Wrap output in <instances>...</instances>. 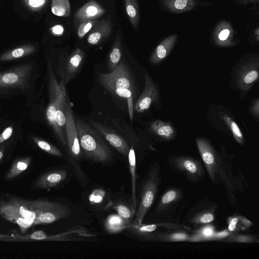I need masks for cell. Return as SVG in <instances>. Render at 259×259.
I'll list each match as a JSON object with an SVG mask.
<instances>
[{
    "instance_id": "cell-39",
    "label": "cell",
    "mask_w": 259,
    "mask_h": 259,
    "mask_svg": "<svg viewBox=\"0 0 259 259\" xmlns=\"http://www.w3.org/2000/svg\"><path fill=\"white\" fill-rule=\"evenodd\" d=\"M188 236L184 233H175L171 235V238L173 240H184L187 239Z\"/></svg>"
},
{
    "instance_id": "cell-31",
    "label": "cell",
    "mask_w": 259,
    "mask_h": 259,
    "mask_svg": "<svg viewBox=\"0 0 259 259\" xmlns=\"http://www.w3.org/2000/svg\"><path fill=\"white\" fill-rule=\"evenodd\" d=\"M155 225H142L137 224L132 226L131 231L133 233L137 235H144L152 232L156 229Z\"/></svg>"
},
{
    "instance_id": "cell-41",
    "label": "cell",
    "mask_w": 259,
    "mask_h": 259,
    "mask_svg": "<svg viewBox=\"0 0 259 259\" xmlns=\"http://www.w3.org/2000/svg\"><path fill=\"white\" fill-rule=\"evenodd\" d=\"M238 222V218L237 217H234L231 220L228 227V229L230 232L234 231L236 227Z\"/></svg>"
},
{
    "instance_id": "cell-10",
    "label": "cell",
    "mask_w": 259,
    "mask_h": 259,
    "mask_svg": "<svg viewBox=\"0 0 259 259\" xmlns=\"http://www.w3.org/2000/svg\"><path fill=\"white\" fill-rule=\"evenodd\" d=\"M145 82L144 90L134 106L135 110L138 113L148 109L151 104L158 99L157 88L148 74L145 75Z\"/></svg>"
},
{
    "instance_id": "cell-35",
    "label": "cell",
    "mask_w": 259,
    "mask_h": 259,
    "mask_svg": "<svg viewBox=\"0 0 259 259\" xmlns=\"http://www.w3.org/2000/svg\"><path fill=\"white\" fill-rule=\"evenodd\" d=\"M230 30L228 28L221 29L217 34V39L220 44H223V42H225L230 37Z\"/></svg>"
},
{
    "instance_id": "cell-34",
    "label": "cell",
    "mask_w": 259,
    "mask_h": 259,
    "mask_svg": "<svg viewBox=\"0 0 259 259\" xmlns=\"http://www.w3.org/2000/svg\"><path fill=\"white\" fill-rule=\"evenodd\" d=\"M47 234L41 230L35 231L30 234L18 236L17 238L19 239H31L35 240H46Z\"/></svg>"
},
{
    "instance_id": "cell-25",
    "label": "cell",
    "mask_w": 259,
    "mask_h": 259,
    "mask_svg": "<svg viewBox=\"0 0 259 259\" xmlns=\"http://www.w3.org/2000/svg\"><path fill=\"white\" fill-rule=\"evenodd\" d=\"M180 196L178 190L171 189L166 191L161 197L157 211H161L166 208L171 203L176 201Z\"/></svg>"
},
{
    "instance_id": "cell-17",
    "label": "cell",
    "mask_w": 259,
    "mask_h": 259,
    "mask_svg": "<svg viewBox=\"0 0 259 259\" xmlns=\"http://www.w3.org/2000/svg\"><path fill=\"white\" fill-rule=\"evenodd\" d=\"M177 36L171 35L163 40L156 47L150 57V61L157 64L163 60L170 53L173 48Z\"/></svg>"
},
{
    "instance_id": "cell-13",
    "label": "cell",
    "mask_w": 259,
    "mask_h": 259,
    "mask_svg": "<svg viewBox=\"0 0 259 259\" xmlns=\"http://www.w3.org/2000/svg\"><path fill=\"white\" fill-rule=\"evenodd\" d=\"M105 14V10L97 2L90 0L79 9L74 15L79 24L84 22L96 20Z\"/></svg>"
},
{
    "instance_id": "cell-19",
    "label": "cell",
    "mask_w": 259,
    "mask_h": 259,
    "mask_svg": "<svg viewBox=\"0 0 259 259\" xmlns=\"http://www.w3.org/2000/svg\"><path fill=\"white\" fill-rule=\"evenodd\" d=\"M150 130L156 135L165 139L172 138L175 134V130L170 124L159 120L151 123Z\"/></svg>"
},
{
    "instance_id": "cell-12",
    "label": "cell",
    "mask_w": 259,
    "mask_h": 259,
    "mask_svg": "<svg viewBox=\"0 0 259 259\" xmlns=\"http://www.w3.org/2000/svg\"><path fill=\"white\" fill-rule=\"evenodd\" d=\"M71 214L70 208L65 204L54 201L42 213L38 215V224H47L69 217Z\"/></svg>"
},
{
    "instance_id": "cell-30",
    "label": "cell",
    "mask_w": 259,
    "mask_h": 259,
    "mask_svg": "<svg viewBox=\"0 0 259 259\" xmlns=\"http://www.w3.org/2000/svg\"><path fill=\"white\" fill-rule=\"evenodd\" d=\"M98 21L99 20L96 19L84 22L80 24L77 30L78 37L80 38H83L88 32L92 30Z\"/></svg>"
},
{
    "instance_id": "cell-15",
    "label": "cell",
    "mask_w": 259,
    "mask_h": 259,
    "mask_svg": "<svg viewBox=\"0 0 259 259\" xmlns=\"http://www.w3.org/2000/svg\"><path fill=\"white\" fill-rule=\"evenodd\" d=\"M112 31V23L110 20L104 19L99 20L98 23L92 29L87 40L89 44L97 45L107 38Z\"/></svg>"
},
{
    "instance_id": "cell-38",
    "label": "cell",
    "mask_w": 259,
    "mask_h": 259,
    "mask_svg": "<svg viewBox=\"0 0 259 259\" xmlns=\"http://www.w3.org/2000/svg\"><path fill=\"white\" fill-rule=\"evenodd\" d=\"M214 220V215L211 213H205L201 215L199 219V222L202 224L211 222Z\"/></svg>"
},
{
    "instance_id": "cell-16",
    "label": "cell",
    "mask_w": 259,
    "mask_h": 259,
    "mask_svg": "<svg viewBox=\"0 0 259 259\" xmlns=\"http://www.w3.org/2000/svg\"><path fill=\"white\" fill-rule=\"evenodd\" d=\"M84 52L76 49L69 58L65 67L63 78L65 84L68 83L79 71L84 58Z\"/></svg>"
},
{
    "instance_id": "cell-20",
    "label": "cell",
    "mask_w": 259,
    "mask_h": 259,
    "mask_svg": "<svg viewBox=\"0 0 259 259\" xmlns=\"http://www.w3.org/2000/svg\"><path fill=\"white\" fill-rule=\"evenodd\" d=\"M126 14L136 30L139 21V9L137 0H123Z\"/></svg>"
},
{
    "instance_id": "cell-37",
    "label": "cell",
    "mask_w": 259,
    "mask_h": 259,
    "mask_svg": "<svg viewBox=\"0 0 259 259\" xmlns=\"http://www.w3.org/2000/svg\"><path fill=\"white\" fill-rule=\"evenodd\" d=\"M51 33L56 36H60L63 35L64 28L62 25L57 24L53 26L50 28Z\"/></svg>"
},
{
    "instance_id": "cell-4",
    "label": "cell",
    "mask_w": 259,
    "mask_h": 259,
    "mask_svg": "<svg viewBox=\"0 0 259 259\" xmlns=\"http://www.w3.org/2000/svg\"><path fill=\"white\" fill-rule=\"evenodd\" d=\"M160 180L159 169L155 166L150 170L142 186L139 204L136 213V224H142L151 206L158 190Z\"/></svg>"
},
{
    "instance_id": "cell-29",
    "label": "cell",
    "mask_w": 259,
    "mask_h": 259,
    "mask_svg": "<svg viewBox=\"0 0 259 259\" xmlns=\"http://www.w3.org/2000/svg\"><path fill=\"white\" fill-rule=\"evenodd\" d=\"M125 221L118 215H111L108 217L106 222V227L111 232H116L122 229Z\"/></svg>"
},
{
    "instance_id": "cell-33",
    "label": "cell",
    "mask_w": 259,
    "mask_h": 259,
    "mask_svg": "<svg viewBox=\"0 0 259 259\" xmlns=\"http://www.w3.org/2000/svg\"><path fill=\"white\" fill-rule=\"evenodd\" d=\"M23 1L30 10L38 11L46 6L48 0H23Z\"/></svg>"
},
{
    "instance_id": "cell-18",
    "label": "cell",
    "mask_w": 259,
    "mask_h": 259,
    "mask_svg": "<svg viewBox=\"0 0 259 259\" xmlns=\"http://www.w3.org/2000/svg\"><path fill=\"white\" fill-rule=\"evenodd\" d=\"M34 46L31 45H24L9 50L0 56V61H7L24 57L35 51Z\"/></svg>"
},
{
    "instance_id": "cell-43",
    "label": "cell",
    "mask_w": 259,
    "mask_h": 259,
    "mask_svg": "<svg viewBox=\"0 0 259 259\" xmlns=\"http://www.w3.org/2000/svg\"><path fill=\"white\" fill-rule=\"evenodd\" d=\"M252 111L255 115H258V100H257L252 106Z\"/></svg>"
},
{
    "instance_id": "cell-2",
    "label": "cell",
    "mask_w": 259,
    "mask_h": 259,
    "mask_svg": "<svg viewBox=\"0 0 259 259\" xmlns=\"http://www.w3.org/2000/svg\"><path fill=\"white\" fill-rule=\"evenodd\" d=\"M98 80L102 87L114 95L126 99L130 118L132 120L135 88L131 72L125 63L120 62L110 73H99Z\"/></svg>"
},
{
    "instance_id": "cell-6",
    "label": "cell",
    "mask_w": 259,
    "mask_h": 259,
    "mask_svg": "<svg viewBox=\"0 0 259 259\" xmlns=\"http://www.w3.org/2000/svg\"><path fill=\"white\" fill-rule=\"evenodd\" d=\"M32 68V64H26L1 73L0 87H22L28 80Z\"/></svg>"
},
{
    "instance_id": "cell-36",
    "label": "cell",
    "mask_w": 259,
    "mask_h": 259,
    "mask_svg": "<svg viewBox=\"0 0 259 259\" xmlns=\"http://www.w3.org/2000/svg\"><path fill=\"white\" fill-rule=\"evenodd\" d=\"M13 133V127L12 126H9L6 128L0 135V144L9 139L12 136Z\"/></svg>"
},
{
    "instance_id": "cell-9",
    "label": "cell",
    "mask_w": 259,
    "mask_h": 259,
    "mask_svg": "<svg viewBox=\"0 0 259 259\" xmlns=\"http://www.w3.org/2000/svg\"><path fill=\"white\" fill-rule=\"evenodd\" d=\"M172 163L178 170L185 174L191 180L198 181L204 175L203 168L201 163L193 158L177 156L173 158Z\"/></svg>"
},
{
    "instance_id": "cell-24",
    "label": "cell",
    "mask_w": 259,
    "mask_h": 259,
    "mask_svg": "<svg viewBox=\"0 0 259 259\" xmlns=\"http://www.w3.org/2000/svg\"><path fill=\"white\" fill-rule=\"evenodd\" d=\"M31 162L30 157H25L16 162L8 172L6 178L11 179L19 176L28 167Z\"/></svg>"
},
{
    "instance_id": "cell-45",
    "label": "cell",
    "mask_w": 259,
    "mask_h": 259,
    "mask_svg": "<svg viewBox=\"0 0 259 259\" xmlns=\"http://www.w3.org/2000/svg\"><path fill=\"white\" fill-rule=\"evenodd\" d=\"M4 155L3 152L0 150V160L2 159Z\"/></svg>"
},
{
    "instance_id": "cell-32",
    "label": "cell",
    "mask_w": 259,
    "mask_h": 259,
    "mask_svg": "<svg viewBox=\"0 0 259 259\" xmlns=\"http://www.w3.org/2000/svg\"><path fill=\"white\" fill-rule=\"evenodd\" d=\"M116 210L118 215L125 222L130 220L132 217V211L126 205L123 204H118L116 206Z\"/></svg>"
},
{
    "instance_id": "cell-28",
    "label": "cell",
    "mask_w": 259,
    "mask_h": 259,
    "mask_svg": "<svg viewBox=\"0 0 259 259\" xmlns=\"http://www.w3.org/2000/svg\"><path fill=\"white\" fill-rule=\"evenodd\" d=\"M167 4L170 9L174 12H183L186 11L187 9L192 7L194 5V0H168Z\"/></svg>"
},
{
    "instance_id": "cell-40",
    "label": "cell",
    "mask_w": 259,
    "mask_h": 259,
    "mask_svg": "<svg viewBox=\"0 0 259 259\" xmlns=\"http://www.w3.org/2000/svg\"><path fill=\"white\" fill-rule=\"evenodd\" d=\"M213 233V229L212 227H206L202 230V234L205 237H209L211 236Z\"/></svg>"
},
{
    "instance_id": "cell-7",
    "label": "cell",
    "mask_w": 259,
    "mask_h": 259,
    "mask_svg": "<svg viewBox=\"0 0 259 259\" xmlns=\"http://www.w3.org/2000/svg\"><path fill=\"white\" fill-rule=\"evenodd\" d=\"M196 143L209 176L212 180L214 181L220 167L219 158L213 148L206 140L198 138Z\"/></svg>"
},
{
    "instance_id": "cell-44",
    "label": "cell",
    "mask_w": 259,
    "mask_h": 259,
    "mask_svg": "<svg viewBox=\"0 0 259 259\" xmlns=\"http://www.w3.org/2000/svg\"><path fill=\"white\" fill-rule=\"evenodd\" d=\"M228 234V233L227 231H223V232H220L219 233H218L217 235V236L218 237H220V238H222V237H225L226 236H227V235Z\"/></svg>"
},
{
    "instance_id": "cell-14",
    "label": "cell",
    "mask_w": 259,
    "mask_h": 259,
    "mask_svg": "<svg viewBox=\"0 0 259 259\" xmlns=\"http://www.w3.org/2000/svg\"><path fill=\"white\" fill-rule=\"evenodd\" d=\"M67 175L66 169H56L42 175L35 183V187L48 189L55 187L63 182Z\"/></svg>"
},
{
    "instance_id": "cell-46",
    "label": "cell",
    "mask_w": 259,
    "mask_h": 259,
    "mask_svg": "<svg viewBox=\"0 0 259 259\" xmlns=\"http://www.w3.org/2000/svg\"><path fill=\"white\" fill-rule=\"evenodd\" d=\"M8 237V236L0 235V238H5V237Z\"/></svg>"
},
{
    "instance_id": "cell-1",
    "label": "cell",
    "mask_w": 259,
    "mask_h": 259,
    "mask_svg": "<svg viewBox=\"0 0 259 259\" xmlns=\"http://www.w3.org/2000/svg\"><path fill=\"white\" fill-rule=\"evenodd\" d=\"M75 122L81 150L84 156L95 162H110L113 154L103 137L84 121L77 119Z\"/></svg>"
},
{
    "instance_id": "cell-27",
    "label": "cell",
    "mask_w": 259,
    "mask_h": 259,
    "mask_svg": "<svg viewBox=\"0 0 259 259\" xmlns=\"http://www.w3.org/2000/svg\"><path fill=\"white\" fill-rule=\"evenodd\" d=\"M33 140L37 146L45 152L54 156H63L61 151L53 145L36 137H33Z\"/></svg>"
},
{
    "instance_id": "cell-3",
    "label": "cell",
    "mask_w": 259,
    "mask_h": 259,
    "mask_svg": "<svg viewBox=\"0 0 259 259\" xmlns=\"http://www.w3.org/2000/svg\"><path fill=\"white\" fill-rule=\"evenodd\" d=\"M0 214L17 224L23 232L32 226L38 225L37 214L32 201L11 198L0 203Z\"/></svg>"
},
{
    "instance_id": "cell-21",
    "label": "cell",
    "mask_w": 259,
    "mask_h": 259,
    "mask_svg": "<svg viewBox=\"0 0 259 259\" xmlns=\"http://www.w3.org/2000/svg\"><path fill=\"white\" fill-rule=\"evenodd\" d=\"M128 160L130 167V170L132 178V196L134 206L136 207V155L133 145L130 147V150L128 154Z\"/></svg>"
},
{
    "instance_id": "cell-22",
    "label": "cell",
    "mask_w": 259,
    "mask_h": 259,
    "mask_svg": "<svg viewBox=\"0 0 259 259\" xmlns=\"http://www.w3.org/2000/svg\"><path fill=\"white\" fill-rule=\"evenodd\" d=\"M70 9L69 0H52V12L57 16L68 17Z\"/></svg>"
},
{
    "instance_id": "cell-5",
    "label": "cell",
    "mask_w": 259,
    "mask_h": 259,
    "mask_svg": "<svg viewBox=\"0 0 259 259\" xmlns=\"http://www.w3.org/2000/svg\"><path fill=\"white\" fill-rule=\"evenodd\" d=\"M66 119L65 135L70 162L75 168L78 177L81 179L84 177L83 172L79 165L76 163V161L79 160L81 158V150L75 119L69 101L66 106Z\"/></svg>"
},
{
    "instance_id": "cell-23",
    "label": "cell",
    "mask_w": 259,
    "mask_h": 259,
    "mask_svg": "<svg viewBox=\"0 0 259 259\" xmlns=\"http://www.w3.org/2000/svg\"><path fill=\"white\" fill-rule=\"evenodd\" d=\"M121 49L120 38L117 37L109 56V66L111 71L114 70L120 63L121 57Z\"/></svg>"
},
{
    "instance_id": "cell-26",
    "label": "cell",
    "mask_w": 259,
    "mask_h": 259,
    "mask_svg": "<svg viewBox=\"0 0 259 259\" xmlns=\"http://www.w3.org/2000/svg\"><path fill=\"white\" fill-rule=\"evenodd\" d=\"M220 116L231 130L236 140L238 143L242 144L243 143V135L236 123L231 117L226 114L220 113Z\"/></svg>"
},
{
    "instance_id": "cell-42",
    "label": "cell",
    "mask_w": 259,
    "mask_h": 259,
    "mask_svg": "<svg viewBox=\"0 0 259 259\" xmlns=\"http://www.w3.org/2000/svg\"><path fill=\"white\" fill-rule=\"evenodd\" d=\"M237 241L239 242H250L251 241V237L247 236H237L235 238Z\"/></svg>"
},
{
    "instance_id": "cell-8",
    "label": "cell",
    "mask_w": 259,
    "mask_h": 259,
    "mask_svg": "<svg viewBox=\"0 0 259 259\" xmlns=\"http://www.w3.org/2000/svg\"><path fill=\"white\" fill-rule=\"evenodd\" d=\"M89 122L94 128L119 153L123 156L127 157L130 147L126 141L122 137L99 122L92 120H90Z\"/></svg>"
},
{
    "instance_id": "cell-11",
    "label": "cell",
    "mask_w": 259,
    "mask_h": 259,
    "mask_svg": "<svg viewBox=\"0 0 259 259\" xmlns=\"http://www.w3.org/2000/svg\"><path fill=\"white\" fill-rule=\"evenodd\" d=\"M258 78V63L250 62L243 65L238 71L237 84L242 91L247 92Z\"/></svg>"
}]
</instances>
